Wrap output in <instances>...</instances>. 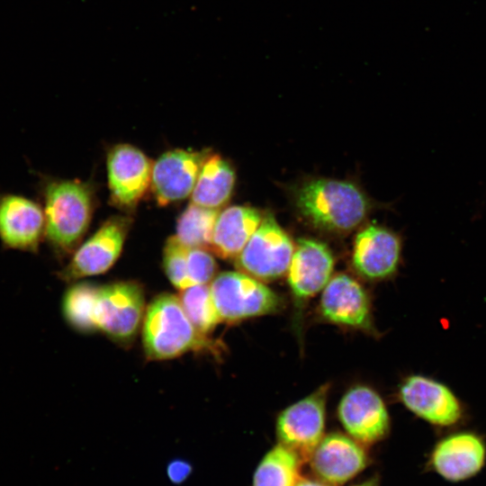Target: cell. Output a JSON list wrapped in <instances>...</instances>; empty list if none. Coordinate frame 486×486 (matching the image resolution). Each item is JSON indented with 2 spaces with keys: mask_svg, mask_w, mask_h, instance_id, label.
<instances>
[{
  "mask_svg": "<svg viewBox=\"0 0 486 486\" xmlns=\"http://www.w3.org/2000/svg\"><path fill=\"white\" fill-rule=\"evenodd\" d=\"M302 216L317 229L343 233L356 228L366 217L369 202L354 184L319 178L305 182L296 193Z\"/></svg>",
  "mask_w": 486,
  "mask_h": 486,
  "instance_id": "1",
  "label": "cell"
},
{
  "mask_svg": "<svg viewBox=\"0 0 486 486\" xmlns=\"http://www.w3.org/2000/svg\"><path fill=\"white\" fill-rule=\"evenodd\" d=\"M142 339L145 353L151 360L172 359L189 351L215 347L194 328L178 296L171 293L157 296L148 306Z\"/></svg>",
  "mask_w": 486,
  "mask_h": 486,
  "instance_id": "2",
  "label": "cell"
},
{
  "mask_svg": "<svg viewBox=\"0 0 486 486\" xmlns=\"http://www.w3.org/2000/svg\"><path fill=\"white\" fill-rule=\"evenodd\" d=\"M43 200L46 238L58 251H71L92 217L91 187L78 181L51 180L43 186Z\"/></svg>",
  "mask_w": 486,
  "mask_h": 486,
  "instance_id": "3",
  "label": "cell"
},
{
  "mask_svg": "<svg viewBox=\"0 0 486 486\" xmlns=\"http://www.w3.org/2000/svg\"><path fill=\"white\" fill-rule=\"evenodd\" d=\"M210 289L221 322L272 313L280 303L277 294L262 281L240 271L220 274Z\"/></svg>",
  "mask_w": 486,
  "mask_h": 486,
  "instance_id": "4",
  "label": "cell"
},
{
  "mask_svg": "<svg viewBox=\"0 0 486 486\" xmlns=\"http://www.w3.org/2000/svg\"><path fill=\"white\" fill-rule=\"evenodd\" d=\"M294 248L287 233L267 214L235 258L236 267L259 281H272L287 273Z\"/></svg>",
  "mask_w": 486,
  "mask_h": 486,
  "instance_id": "5",
  "label": "cell"
},
{
  "mask_svg": "<svg viewBox=\"0 0 486 486\" xmlns=\"http://www.w3.org/2000/svg\"><path fill=\"white\" fill-rule=\"evenodd\" d=\"M144 310V292L139 284L127 281L99 286L94 322L96 328L112 340L130 342L140 328Z\"/></svg>",
  "mask_w": 486,
  "mask_h": 486,
  "instance_id": "6",
  "label": "cell"
},
{
  "mask_svg": "<svg viewBox=\"0 0 486 486\" xmlns=\"http://www.w3.org/2000/svg\"><path fill=\"white\" fill-rule=\"evenodd\" d=\"M329 384L290 405L278 416L276 434L280 444L309 461L324 436L327 396Z\"/></svg>",
  "mask_w": 486,
  "mask_h": 486,
  "instance_id": "7",
  "label": "cell"
},
{
  "mask_svg": "<svg viewBox=\"0 0 486 486\" xmlns=\"http://www.w3.org/2000/svg\"><path fill=\"white\" fill-rule=\"evenodd\" d=\"M130 220L113 216L81 245L69 263L59 272L64 281H75L104 274L118 259L129 230Z\"/></svg>",
  "mask_w": 486,
  "mask_h": 486,
  "instance_id": "8",
  "label": "cell"
},
{
  "mask_svg": "<svg viewBox=\"0 0 486 486\" xmlns=\"http://www.w3.org/2000/svg\"><path fill=\"white\" fill-rule=\"evenodd\" d=\"M153 164L139 148L129 144L112 148L107 156L108 184L113 203L134 207L151 185Z\"/></svg>",
  "mask_w": 486,
  "mask_h": 486,
  "instance_id": "9",
  "label": "cell"
},
{
  "mask_svg": "<svg viewBox=\"0 0 486 486\" xmlns=\"http://www.w3.org/2000/svg\"><path fill=\"white\" fill-rule=\"evenodd\" d=\"M338 415L346 432L360 444L376 443L389 431L390 418L382 399L365 385L354 386L344 394Z\"/></svg>",
  "mask_w": 486,
  "mask_h": 486,
  "instance_id": "10",
  "label": "cell"
},
{
  "mask_svg": "<svg viewBox=\"0 0 486 486\" xmlns=\"http://www.w3.org/2000/svg\"><path fill=\"white\" fill-rule=\"evenodd\" d=\"M400 400L418 418L439 427H449L460 420V401L445 384L433 379L413 374L400 387Z\"/></svg>",
  "mask_w": 486,
  "mask_h": 486,
  "instance_id": "11",
  "label": "cell"
},
{
  "mask_svg": "<svg viewBox=\"0 0 486 486\" xmlns=\"http://www.w3.org/2000/svg\"><path fill=\"white\" fill-rule=\"evenodd\" d=\"M402 241L400 236L383 226L369 225L355 238L352 264L361 276L383 280L394 274L400 266Z\"/></svg>",
  "mask_w": 486,
  "mask_h": 486,
  "instance_id": "12",
  "label": "cell"
},
{
  "mask_svg": "<svg viewBox=\"0 0 486 486\" xmlns=\"http://www.w3.org/2000/svg\"><path fill=\"white\" fill-rule=\"evenodd\" d=\"M334 257L326 244L311 238H300L287 271L288 284L296 306L324 289L330 280Z\"/></svg>",
  "mask_w": 486,
  "mask_h": 486,
  "instance_id": "13",
  "label": "cell"
},
{
  "mask_svg": "<svg viewBox=\"0 0 486 486\" xmlns=\"http://www.w3.org/2000/svg\"><path fill=\"white\" fill-rule=\"evenodd\" d=\"M206 151L174 149L164 153L153 164L151 188L161 206L181 201L192 194Z\"/></svg>",
  "mask_w": 486,
  "mask_h": 486,
  "instance_id": "14",
  "label": "cell"
},
{
  "mask_svg": "<svg viewBox=\"0 0 486 486\" xmlns=\"http://www.w3.org/2000/svg\"><path fill=\"white\" fill-rule=\"evenodd\" d=\"M45 232L40 204L21 194H0V240L12 249L36 252Z\"/></svg>",
  "mask_w": 486,
  "mask_h": 486,
  "instance_id": "15",
  "label": "cell"
},
{
  "mask_svg": "<svg viewBox=\"0 0 486 486\" xmlns=\"http://www.w3.org/2000/svg\"><path fill=\"white\" fill-rule=\"evenodd\" d=\"M320 310L328 321L355 328L371 327V308L368 295L352 276L338 274L324 287Z\"/></svg>",
  "mask_w": 486,
  "mask_h": 486,
  "instance_id": "16",
  "label": "cell"
},
{
  "mask_svg": "<svg viewBox=\"0 0 486 486\" xmlns=\"http://www.w3.org/2000/svg\"><path fill=\"white\" fill-rule=\"evenodd\" d=\"M486 446L472 432H459L441 439L430 455V464L445 480L457 482L476 475L484 466Z\"/></svg>",
  "mask_w": 486,
  "mask_h": 486,
  "instance_id": "17",
  "label": "cell"
},
{
  "mask_svg": "<svg viewBox=\"0 0 486 486\" xmlns=\"http://www.w3.org/2000/svg\"><path fill=\"white\" fill-rule=\"evenodd\" d=\"M309 461L314 472L323 482L340 484L364 469L367 456L355 439L343 434L331 433L323 436Z\"/></svg>",
  "mask_w": 486,
  "mask_h": 486,
  "instance_id": "18",
  "label": "cell"
},
{
  "mask_svg": "<svg viewBox=\"0 0 486 486\" xmlns=\"http://www.w3.org/2000/svg\"><path fill=\"white\" fill-rule=\"evenodd\" d=\"M263 220L256 209L233 205L219 212L210 250L222 259L236 258Z\"/></svg>",
  "mask_w": 486,
  "mask_h": 486,
  "instance_id": "19",
  "label": "cell"
},
{
  "mask_svg": "<svg viewBox=\"0 0 486 486\" xmlns=\"http://www.w3.org/2000/svg\"><path fill=\"white\" fill-rule=\"evenodd\" d=\"M235 179V171L226 159L219 154L208 155L191 194L192 202L218 210L230 200Z\"/></svg>",
  "mask_w": 486,
  "mask_h": 486,
  "instance_id": "20",
  "label": "cell"
},
{
  "mask_svg": "<svg viewBox=\"0 0 486 486\" xmlns=\"http://www.w3.org/2000/svg\"><path fill=\"white\" fill-rule=\"evenodd\" d=\"M302 462L295 452L279 444L259 463L252 486H294L301 479Z\"/></svg>",
  "mask_w": 486,
  "mask_h": 486,
  "instance_id": "21",
  "label": "cell"
},
{
  "mask_svg": "<svg viewBox=\"0 0 486 486\" xmlns=\"http://www.w3.org/2000/svg\"><path fill=\"white\" fill-rule=\"evenodd\" d=\"M218 210L191 202L177 220L176 237L187 248L210 250Z\"/></svg>",
  "mask_w": 486,
  "mask_h": 486,
  "instance_id": "22",
  "label": "cell"
},
{
  "mask_svg": "<svg viewBox=\"0 0 486 486\" xmlns=\"http://www.w3.org/2000/svg\"><path fill=\"white\" fill-rule=\"evenodd\" d=\"M99 286L77 283L68 288L62 300V312L74 328L82 332L97 330L94 309Z\"/></svg>",
  "mask_w": 486,
  "mask_h": 486,
  "instance_id": "23",
  "label": "cell"
},
{
  "mask_svg": "<svg viewBox=\"0 0 486 486\" xmlns=\"http://www.w3.org/2000/svg\"><path fill=\"white\" fill-rule=\"evenodd\" d=\"M178 298L187 317L202 336L207 337L221 322L210 284H194L180 290Z\"/></svg>",
  "mask_w": 486,
  "mask_h": 486,
  "instance_id": "24",
  "label": "cell"
},
{
  "mask_svg": "<svg viewBox=\"0 0 486 486\" xmlns=\"http://www.w3.org/2000/svg\"><path fill=\"white\" fill-rule=\"evenodd\" d=\"M188 248L176 237H170L163 252V266L171 284L183 290L191 286L187 272Z\"/></svg>",
  "mask_w": 486,
  "mask_h": 486,
  "instance_id": "25",
  "label": "cell"
},
{
  "mask_svg": "<svg viewBox=\"0 0 486 486\" xmlns=\"http://www.w3.org/2000/svg\"><path fill=\"white\" fill-rule=\"evenodd\" d=\"M217 264L204 248H189L187 253V272L191 285L209 284L214 279Z\"/></svg>",
  "mask_w": 486,
  "mask_h": 486,
  "instance_id": "26",
  "label": "cell"
},
{
  "mask_svg": "<svg viewBox=\"0 0 486 486\" xmlns=\"http://www.w3.org/2000/svg\"><path fill=\"white\" fill-rule=\"evenodd\" d=\"M194 466L191 462L183 458L170 460L166 466V474L168 481L180 485L185 482L192 475Z\"/></svg>",
  "mask_w": 486,
  "mask_h": 486,
  "instance_id": "27",
  "label": "cell"
},
{
  "mask_svg": "<svg viewBox=\"0 0 486 486\" xmlns=\"http://www.w3.org/2000/svg\"><path fill=\"white\" fill-rule=\"evenodd\" d=\"M294 486H330V485L329 483H327L325 482L301 478Z\"/></svg>",
  "mask_w": 486,
  "mask_h": 486,
  "instance_id": "28",
  "label": "cell"
},
{
  "mask_svg": "<svg viewBox=\"0 0 486 486\" xmlns=\"http://www.w3.org/2000/svg\"><path fill=\"white\" fill-rule=\"evenodd\" d=\"M355 486H377V483L375 482H373V481H368V482H365L364 483L355 485Z\"/></svg>",
  "mask_w": 486,
  "mask_h": 486,
  "instance_id": "29",
  "label": "cell"
}]
</instances>
